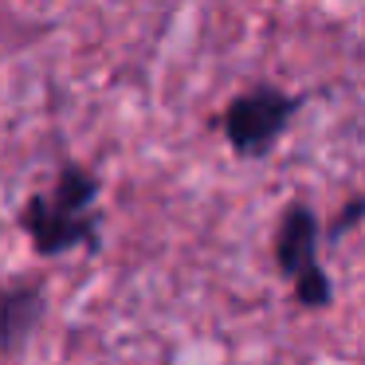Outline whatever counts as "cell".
<instances>
[{
	"instance_id": "1",
	"label": "cell",
	"mask_w": 365,
	"mask_h": 365,
	"mask_svg": "<svg viewBox=\"0 0 365 365\" xmlns=\"http://www.w3.org/2000/svg\"><path fill=\"white\" fill-rule=\"evenodd\" d=\"M103 181L83 161H59L48 192H32L20 205L16 224L40 259H59L71 252H103V212H98Z\"/></svg>"
},
{
	"instance_id": "2",
	"label": "cell",
	"mask_w": 365,
	"mask_h": 365,
	"mask_svg": "<svg viewBox=\"0 0 365 365\" xmlns=\"http://www.w3.org/2000/svg\"><path fill=\"white\" fill-rule=\"evenodd\" d=\"M310 103V91H283L275 83H252L220 110L216 126L228 150L244 161H259L287 138L291 122Z\"/></svg>"
},
{
	"instance_id": "3",
	"label": "cell",
	"mask_w": 365,
	"mask_h": 365,
	"mask_svg": "<svg viewBox=\"0 0 365 365\" xmlns=\"http://www.w3.org/2000/svg\"><path fill=\"white\" fill-rule=\"evenodd\" d=\"M322 220L307 200H291L283 205L275 224V267L283 275V283L291 287L294 307L302 310H330L334 307V279L326 271L322 255Z\"/></svg>"
},
{
	"instance_id": "4",
	"label": "cell",
	"mask_w": 365,
	"mask_h": 365,
	"mask_svg": "<svg viewBox=\"0 0 365 365\" xmlns=\"http://www.w3.org/2000/svg\"><path fill=\"white\" fill-rule=\"evenodd\" d=\"M51 287L43 275H20L0 283V357H16L43 326Z\"/></svg>"
},
{
	"instance_id": "5",
	"label": "cell",
	"mask_w": 365,
	"mask_h": 365,
	"mask_svg": "<svg viewBox=\"0 0 365 365\" xmlns=\"http://www.w3.org/2000/svg\"><path fill=\"white\" fill-rule=\"evenodd\" d=\"M361 220H365V192H354V197H346V205L330 216V224L322 228V240L326 244H338V240L346 236L349 228H357Z\"/></svg>"
}]
</instances>
